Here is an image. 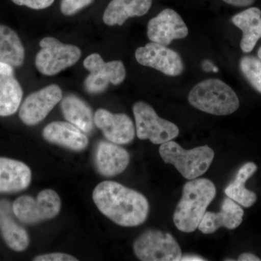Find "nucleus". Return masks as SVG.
<instances>
[{"label":"nucleus","instance_id":"nucleus-10","mask_svg":"<svg viewBox=\"0 0 261 261\" xmlns=\"http://www.w3.org/2000/svg\"><path fill=\"white\" fill-rule=\"evenodd\" d=\"M63 99L61 87L51 84L25 98L19 110V118L27 126L42 121Z\"/></svg>","mask_w":261,"mask_h":261},{"label":"nucleus","instance_id":"nucleus-16","mask_svg":"<svg viewBox=\"0 0 261 261\" xmlns=\"http://www.w3.org/2000/svg\"><path fill=\"white\" fill-rule=\"evenodd\" d=\"M42 135L44 140L50 143L78 152L84 150L89 145L86 134L69 122H51L44 127Z\"/></svg>","mask_w":261,"mask_h":261},{"label":"nucleus","instance_id":"nucleus-32","mask_svg":"<svg viewBox=\"0 0 261 261\" xmlns=\"http://www.w3.org/2000/svg\"><path fill=\"white\" fill-rule=\"evenodd\" d=\"M257 56H258L259 59L261 60V47L258 49V51H257Z\"/></svg>","mask_w":261,"mask_h":261},{"label":"nucleus","instance_id":"nucleus-31","mask_svg":"<svg viewBox=\"0 0 261 261\" xmlns=\"http://www.w3.org/2000/svg\"><path fill=\"white\" fill-rule=\"evenodd\" d=\"M181 261H202L206 260L205 259L202 258L197 255H187V256L182 257L180 258Z\"/></svg>","mask_w":261,"mask_h":261},{"label":"nucleus","instance_id":"nucleus-11","mask_svg":"<svg viewBox=\"0 0 261 261\" xmlns=\"http://www.w3.org/2000/svg\"><path fill=\"white\" fill-rule=\"evenodd\" d=\"M140 64L150 67L170 76H177L184 70V63L176 51L159 43L150 42L136 50Z\"/></svg>","mask_w":261,"mask_h":261},{"label":"nucleus","instance_id":"nucleus-7","mask_svg":"<svg viewBox=\"0 0 261 261\" xmlns=\"http://www.w3.org/2000/svg\"><path fill=\"white\" fill-rule=\"evenodd\" d=\"M134 252L142 261H178L182 256L181 247L171 233L149 229L135 240Z\"/></svg>","mask_w":261,"mask_h":261},{"label":"nucleus","instance_id":"nucleus-23","mask_svg":"<svg viewBox=\"0 0 261 261\" xmlns=\"http://www.w3.org/2000/svg\"><path fill=\"white\" fill-rule=\"evenodd\" d=\"M257 170V165L253 162L244 164L239 169L234 179L225 188L224 192L231 200L245 207H250L257 201L255 192L247 190L245 183Z\"/></svg>","mask_w":261,"mask_h":261},{"label":"nucleus","instance_id":"nucleus-20","mask_svg":"<svg viewBox=\"0 0 261 261\" xmlns=\"http://www.w3.org/2000/svg\"><path fill=\"white\" fill-rule=\"evenodd\" d=\"M152 0H112L103 14V21L108 25H122L132 17L145 15Z\"/></svg>","mask_w":261,"mask_h":261},{"label":"nucleus","instance_id":"nucleus-6","mask_svg":"<svg viewBox=\"0 0 261 261\" xmlns=\"http://www.w3.org/2000/svg\"><path fill=\"white\" fill-rule=\"evenodd\" d=\"M61 208L60 196L53 190H42L37 199L32 196L18 197L13 203L15 216L25 224H36L53 219Z\"/></svg>","mask_w":261,"mask_h":261},{"label":"nucleus","instance_id":"nucleus-15","mask_svg":"<svg viewBox=\"0 0 261 261\" xmlns=\"http://www.w3.org/2000/svg\"><path fill=\"white\" fill-rule=\"evenodd\" d=\"M243 216L244 211L241 205L226 197L223 200L219 213L206 211L197 228L205 234L214 233L221 227L235 229L241 225Z\"/></svg>","mask_w":261,"mask_h":261},{"label":"nucleus","instance_id":"nucleus-13","mask_svg":"<svg viewBox=\"0 0 261 261\" xmlns=\"http://www.w3.org/2000/svg\"><path fill=\"white\" fill-rule=\"evenodd\" d=\"M94 121L104 137L113 143L127 145L135 139V125L124 113L113 114L107 110L99 109L94 114Z\"/></svg>","mask_w":261,"mask_h":261},{"label":"nucleus","instance_id":"nucleus-30","mask_svg":"<svg viewBox=\"0 0 261 261\" xmlns=\"http://www.w3.org/2000/svg\"><path fill=\"white\" fill-rule=\"evenodd\" d=\"M238 260L240 261H260V257L256 256L254 254L250 252H244L238 257Z\"/></svg>","mask_w":261,"mask_h":261},{"label":"nucleus","instance_id":"nucleus-22","mask_svg":"<svg viewBox=\"0 0 261 261\" xmlns=\"http://www.w3.org/2000/svg\"><path fill=\"white\" fill-rule=\"evenodd\" d=\"M61 110L67 121L78 127L85 134L94 129V116L90 107L75 95H68L61 99Z\"/></svg>","mask_w":261,"mask_h":261},{"label":"nucleus","instance_id":"nucleus-4","mask_svg":"<svg viewBox=\"0 0 261 261\" xmlns=\"http://www.w3.org/2000/svg\"><path fill=\"white\" fill-rule=\"evenodd\" d=\"M159 153L164 163L172 164L188 180L203 175L210 168L215 156L214 151L209 146L187 150L172 140L161 144Z\"/></svg>","mask_w":261,"mask_h":261},{"label":"nucleus","instance_id":"nucleus-5","mask_svg":"<svg viewBox=\"0 0 261 261\" xmlns=\"http://www.w3.org/2000/svg\"><path fill=\"white\" fill-rule=\"evenodd\" d=\"M136 132L140 140H149L154 145H161L173 140L179 135L176 124L163 119L147 102H136L133 106Z\"/></svg>","mask_w":261,"mask_h":261},{"label":"nucleus","instance_id":"nucleus-12","mask_svg":"<svg viewBox=\"0 0 261 261\" xmlns=\"http://www.w3.org/2000/svg\"><path fill=\"white\" fill-rule=\"evenodd\" d=\"M188 28L181 17L172 9L163 10L147 24V37L152 42L168 46L175 39L187 37Z\"/></svg>","mask_w":261,"mask_h":261},{"label":"nucleus","instance_id":"nucleus-19","mask_svg":"<svg viewBox=\"0 0 261 261\" xmlns=\"http://www.w3.org/2000/svg\"><path fill=\"white\" fill-rule=\"evenodd\" d=\"M13 204L0 200V233L8 247L15 252H23L29 247V233L15 221Z\"/></svg>","mask_w":261,"mask_h":261},{"label":"nucleus","instance_id":"nucleus-8","mask_svg":"<svg viewBox=\"0 0 261 261\" xmlns=\"http://www.w3.org/2000/svg\"><path fill=\"white\" fill-rule=\"evenodd\" d=\"M42 49L36 57L35 65L43 75H55L75 64L82 56L76 46L63 44L54 37L44 38L39 42Z\"/></svg>","mask_w":261,"mask_h":261},{"label":"nucleus","instance_id":"nucleus-26","mask_svg":"<svg viewBox=\"0 0 261 261\" xmlns=\"http://www.w3.org/2000/svg\"><path fill=\"white\" fill-rule=\"evenodd\" d=\"M92 2L93 0H62V13L66 16L74 15L81 10L88 6Z\"/></svg>","mask_w":261,"mask_h":261},{"label":"nucleus","instance_id":"nucleus-1","mask_svg":"<svg viewBox=\"0 0 261 261\" xmlns=\"http://www.w3.org/2000/svg\"><path fill=\"white\" fill-rule=\"evenodd\" d=\"M92 197L99 211L119 226H138L148 216L149 202L145 196L118 182H101L94 188Z\"/></svg>","mask_w":261,"mask_h":261},{"label":"nucleus","instance_id":"nucleus-18","mask_svg":"<svg viewBox=\"0 0 261 261\" xmlns=\"http://www.w3.org/2000/svg\"><path fill=\"white\" fill-rule=\"evenodd\" d=\"M23 94L13 67L0 62V116L15 114L21 104Z\"/></svg>","mask_w":261,"mask_h":261},{"label":"nucleus","instance_id":"nucleus-17","mask_svg":"<svg viewBox=\"0 0 261 261\" xmlns=\"http://www.w3.org/2000/svg\"><path fill=\"white\" fill-rule=\"evenodd\" d=\"M32 177V171L25 163L0 157V194L23 191L30 185Z\"/></svg>","mask_w":261,"mask_h":261},{"label":"nucleus","instance_id":"nucleus-2","mask_svg":"<svg viewBox=\"0 0 261 261\" xmlns=\"http://www.w3.org/2000/svg\"><path fill=\"white\" fill-rule=\"evenodd\" d=\"M216 195V186L207 178H195L187 182L173 214L176 227L182 232L195 231Z\"/></svg>","mask_w":261,"mask_h":261},{"label":"nucleus","instance_id":"nucleus-24","mask_svg":"<svg viewBox=\"0 0 261 261\" xmlns=\"http://www.w3.org/2000/svg\"><path fill=\"white\" fill-rule=\"evenodd\" d=\"M25 60V49L18 34L7 25L0 24V62L20 67Z\"/></svg>","mask_w":261,"mask_h":261},{"label":"nucleus","instance_id":"nucleus-28","mask_svg":"<svg viewBox=\"0 0 261 261\" xmlns=\"http://www.w3.org/2000/svg\"><path fill=\"white\" fill-rule=\"evenodd\" d=\"M34 261H77L78 259L68 254L63 252H55V253L44 254L39 255L33 259Z\"/></svg>","mask_w":261,"mask_h":261},{"label":"nucleus","instance_id":"nucleus-3","mask_svg":"<svg viewBox=\"0 0 261 261\" xmlns=\"http://www.w3.org/2000/svg\"><path fill=\"white\" fill-rule=\"evenodd\" d=\"M188 101L194 108L215 116L232 114L240 107V99L232 88L216 79L195 85L189 94Z\"/></svg>","mask_w":261,"mask_h":261},{"label":"nucleus","instance_id":"nucleus-27","mask_svg":"<svg viewBox=\"0 0 261 261\" xmlns=\"http://www.w3.org/2000/svg\"><path fill=\"white\" fill-rule=\"evenodd\" d=\"M15 5L25 6L34 10H42L49 8L55 0H11Z\"/></svg>","mask_w":261,"mask_h":261},{"label":"nucleus","instance_id":"nucleus-9","mask_svg":"<svg viewBox=\"0 0 261 261\" xmlns=\"http://www.w3.org/2000/svg\"><path fill=\"white\" fill-rule=\"evenodd\" d=\"M84 66L90 73L84 81V87L89 94L102 93L110 84L119 85L126 78V68L121 61L105 62L97 53L87 57Z\"/></svg>","mask_w":261,"mask_h":261},{"label":"nucleus","instance_id":"nucleus-25","mask_svg":"<svg viewBox=\"0 0 261 261\" xmlns=\"http://www.w3.org/2000/svg\"><path fill=\"white\" fill-rule=\"evenodd\" d=\"M240 67L247 82L261 94V60L253 56H245L240 60Z\"/></svg>","mask_w":261,"mask_h":261},{"label":"nucleus","instance_id":"nucleus-21","mask_svg":"<svg viewBox=\"0 0 261 261\" xmlns=\"http://www.w3.org/2000/svg\"><path fill=\"white\" fill-rule=\"evenodd\" d=\"M232 23L243 32L240 47L243 53H249L261 38V10L250 8L235 15Z\"/></svg>","mask_w":261,"mask_h":261},{"label":"nucleus","instance_id":"nucleus-14","mask_svg":"<svg viewBox=\"0 0 261 261\" xmlns=\"http://www.w3.org/2000/svg\"><path fill=\"white\" fill-rule=\"evenodd\" d=\"M94 162L99 174L113 177L123 173L128 167L130 155L126 149L117 144L101 141L96 148Z\"/></svg>","mask_w":261,"mask_h":261},{"label":"nucleus","instance_id":"nucleus-29","mask_svg":"<svg viewBox=\"0 0 261 261\" xmlns=\"http://www.w3.org/2000/svg\"><path fill=\"white\" fill-rule=\"evenodd\" d=\"M222 1L233 6L246 7L253 4L255 0H222Z\"/></svg>","mask_w":261,"mask_h":261}]
</instances>
